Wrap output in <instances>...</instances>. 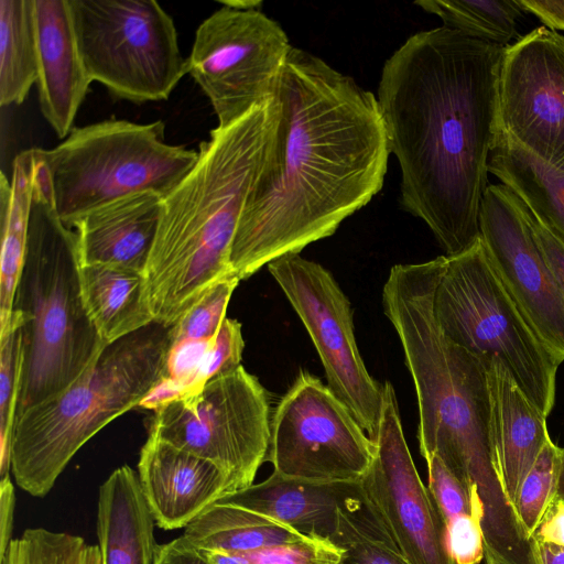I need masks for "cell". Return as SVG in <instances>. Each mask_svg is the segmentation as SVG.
I'll use <instances>...</instances> for the list:
<instances>
[{
	"instance_id": "cell-38",
	"label": "cell",
	"mask_w": 564,
	"mask_h": 564,
	"mask_svg": "<svg viewBox=\"0 0 564 564\" xmlns=\"http://www.w3.org/2000/svg\"><path fill=\"white\" fill-rule=\"evenodd\" d=\"M523 203V202H522ZM534 238L557 282L564 299V242L553 234L523 203Z\"/></svg>"
},
{
	"instance_id": "cell-19",
	"label": "cell",
	"mask_w": 564,
	"mask_h": 564,
	"mask_svg": "<svg viewBox=\"0 0 564 564\" xmlns=\"http://www.w3.org/2000/svg\"><path fill=\"white\" fill-rule=\"evenodd\" d=\"M163 212V196L145 191L101 205L76 221L80 264L144 273Z\"/></svg>"
},
{
	"instance_id": "cell-47",
	"label": "cell",
	"mask_w": 564,
	"mask_h": 564,
	"mask_svg": "<svg viewBox=\"0 0 564 564\" xmlns=\"http://www.w3.org/2000/svg\"><path fill=\"white\" fill-rule=\"evenodd\" d=\"M486 564H495L492 561L486 558Z\"/></svg>"
},
{
	"instance_id": "cell-3",
	"label": "cell",
	"mask_w": 564,
	"mask_h": 564,
	"mask_svg": "<svg viewBox=\"0 0 564 564\" xmlns=\"http://www.w3.org/2000/svg\"><path fill=\"white\" fill-rule=\"evenodd\" d=\"M446 256L397 264L382 290L383 313L398 334L419 405L423 458L436 454L471 491L489 557L506 560L531 544L505 490L491 435L484 361L449 340L433 310Z\"/></svg>"
},
{
	"instance_id": "cell-9",
	"label": "cell",
	"mask_w": 564,
	"mask_h": 564,
	"mask_svg": "<svg viewBox=\"0 0 564 564\" xmlns=\"http://www.w3.org/2000/svg\"><path fill=\"white\" fill-rule=\"evenodd\" d=\"M91 82L135 104L166 100L187 73L173 19L154 0H69Z\"/></svg>"
},
{
	"instance_id": "cell-7",
	"label": "cell",
	"mask_w": 564,
	"mask_h": 564,
	"mask_svg": "<svg viewBox=\"0 0 564 564\" xmlns=\"http://www.w3.org/2000/svg\"><path fill=\"white\" fill-rule=\"evenodd\" d=\"M165 124L109 119L74 128L52 149L37 148L57 213L73 228L90 210L151 191L166 196L193 169L198 151L165 142Z\"/></svg>"
},
{
	"instance_id": "cell-22",
	"label": "cell",
	"mask_w": 564,
	"mask_h": 564,
	"mask_svg": "<svg viewBox=\"0 0 564 564\" xmlns=\"http://www.w3.org/2000/svg\"><path fill=\"white\" fill-rule=\"evenodd\" d=\"M154 525L138 473L128 465L118 467L98 491L101 564H153L158 547Z\"/></svg>"
},
{
	"instance_id": "cell-15",
	"label": "cell",
	"mask_w": 564,
	"mask_h": 564,
	"mask_svg": "<svg viewBox=\"0 0 564 564\" xmlns=\"http://www.w3.org/2000/svg\"><path fill=\"white\" fill-rule=\"evenodd\" d=\"M479 232L503 288L557 362L564 361V299L534 238L522 200L502 184H489Z\"/></svg>"
},
{
	"instance_id": "cell-18",
	"label": "cell",
	"mask_w": 564,
	"mask_h": 564,
	"mask_svg": "<svg viewBox=\"0 0 564 564\" xmlns=\"http://www.w3.org/2000/svg\"><path fill=\"white\" fill-rule=\"evenodd\" d=\"M40 109L59 139L74 129L91 83L82 58L69 0H34Z\"/></svg>"
},
{
	"instance_id": "cell-41",
	"label": "cell",
	"mask_w": 564,
	"mask_h": 564,
	"mask_svg": "<svg viewBox=\"0 0 564 564\" xmlns=\"http://www.w3.org/2000/svg\"><path fill=\"white\" fill-rule=\"evenodd\" d=\"M14 507L15 492L11 478L0 479V560L12 541Z\"/></svg>"
},
{
	"instance_id": "cell-46",
	"label": "cell",
	"mask_w": 564,
	"mask_h": 564,
	"mask_svg": "<svg viewBox=\"0 0 564 564\" xmlns=\"http://www.w3.org/2000/svg\"><path fill=\"white\" fill-rule=\"evenodd\" d=\"M554 500L564 501V453L562 457L561 470Z\"/></svg>"
},
{
	"instance_id": "cell-26",
	"label": "cell",
	"mask_w": 564,
	"mask_h": 564,
	"mask_svg": "<svg viewBox=\"0 0 564 564\" xmlns=\"http://www.w3.org/2000/svg\"><path fill=\"white\" fill-rule=\"evenodd\" d=\"M182 535L197 549L248 553L306 534L241 507L213 503L184 528Z\"/></svg>"
},
{
	"instance_id": "cell-37",
	"label": "cell",
	"mask_w": 564,
	"mask_h": 564,
	"mask_svg": "<svg viewBox=\"0 0 564 564\" xmlns=\"http://www.w3.org/2000/svg\"><path fill=\"white\" fill-rule=\"evenodd\" d=\"M449 553L456 564H479L485 557L484 535L476 517L458 516L446 523Z\"/></svg>"
},
{
	"instance_id": "cell-43",
	"label": "cell",
	"mask_w": 564,
	"mask_h": 564,
	"mask_svg": "<svg viewBox=\"0 0 564 564\" xmlns=\"http://www.w3.org/2000/svg\"><path fill=\"white\" fill-rule=\"evenodd\" d=\"M535 543L541 564H564V546L547 542Z\"/></svg>"
},
{
	"instance_id": "cell-11",
	"label": "cell",
	"mask_w": 564,
	"mask_h": 564,
	"mask_svg": "<svg viewBox=\"0 0 564 564\" xmlns=\"http://www.w3.org/2000/svg\"><path fill=\"white\" fill-rule=\"evenodd\" d=\"M293 46L261 9L221 7L197 28L187 73L210 101L219 127L276 97Z\"/></svg>"
},
{
	"instance_id": "cell-29",
	"label": "cell",
	"mask_w": 564,
	"mask_h": 564,
	"mask_svg": "<svg viewBox=\"0 0 564 564\" xmlns=\"http://www.w3.org/2000/svg\"><path fill=\"white\" fill-rule=\"evenodd\" d=\"M330 540L343 549L338 564H412L364 500L339 509L337 529Z\"/></svg>"
},
{
	"instance_id": "cell-1",
	"label": "cell",
	"mask_w": 564,
	"mask_h": 564,
	"mask_svg": "<svg viewBox=\"0 0 564 564\" xmlns=\"http://www.w3.org/2000/svg\"><path fill=\"white\" fill-rule=\"evenodd\" d=\"M280 117L230 251L245 280L332 236L382 188L390 155L377 97L318 56L292 47Z\"/></svg>"
},
{
	"instance_id": "cell-34",
	"label": "cell",
	"mask_w": 564,
	"mask_h": 564,
	"mask_svg": "<svg viewBox=\"0 0 564 564\" xmlns=\"http://www.w3.org/2000/svg\"><path fill=\"white\" fill-rule=\"evenodd\" d=\"M240 554L250 564H338L343 549L328 538L312 534Z\"/></svg>"
},
{
	"instance_id": "cell-40",
	"label": "cell",
	"mask_w": 564,
	"mask_h": 564,
	"mask_svg": "<svg viewBox=\"0 0 564 564\" xmlns=\"http://www.w3.org/2000/svg\"><path fill=\"white\" fill-rule=\"evenodd\" d=\"M532 538L535 542H547L564 546V501H552Z\"/></svg>"
},
{
	"instance_id": "cell-10",
	"label": "cell",
	"mask_w": 564,
	"mask_h": 564,
	"mask_svg": "<svg viewBox=\"0 0 564 564\" xmlns=\"http://www.w3.org/2000/svg\"><path fill=\"white\" fill-rule=\"evenodd\" d=\"M153 411L149 434L214 463L236 490L251 486L268 460L269 397L242 366Z\"/></svg>"
},
{
	"instance_id": "cell-32",
	"label": "cell",
	"mask_w": 564,
	"mask_h": 564,
	"mask_svg": "<svg viewBox=\"0 0 564 564\" xmlns=\"http://www.w3.org/2000/svg\"><path fill=\"white\" fill-rule=\"evenodd\" d=\"M564 448L550 440L520 487L516 512L532 535L555 497Z\"/></svg>"
},
{
	"instance_id": "cell-27",
	"label": "cell",
	"mask_w": 564,
	"mask_h": 564,
	"mask_svg": "<svg viewBox=\"0 0 564 564\" xmlns=\"http://www.w3.org/2000/svg\"><path fill=\"white\" fill-rule=\"evenodd\" d=\"M37 74L34 0H0V105H21Z\"/></svg>"
},
{
	"instance_id": "cell-6",
	"label": "cell",
	"mask_w": 564,
	"mask_h": 564,
	"mask_svg": "<svg viewBox=\"0 0 564 564\" xmlns=\"http://www.w3.org/2000/svg\"><path fill=\"white\" fill-rule=\"evenodd\" d=\"M169 330L154 322L108 344L66 389L17 416L11 473L23 491L45 497L86 442L140 405L163 373Z\"/></svg>"
},
{
	"instance_id": "cell-24",
	"label": "cell",
	"mask_w": 564,
	"mask_h": 564,
	"mask_svg": "<svg viewBox=\"0 0 564 564\" xmlns=\"http://www.w3.org/2000/svg\"><path fill=\"white\" fill-rule=\"evenodd\" d=\"M36 161V148L23 150L13 160L11 180L3 172L0 177V335L10 325L24 264Z\"/></svg>"
},
{
	"instance_id": "cell-13",
	"label": "cell",
	"mask_w": 564,
	"mask_h": 564,
	"mask_svg": "<svg viewBox=\"0 0 564 564\" xmlns=\"http://www.w3.org/2000/svg\"><path fill=\"white\" fill-rule=\"evenodd\" d=\"M267 267L306 328L324 367L327 387L372 440L383 391L359 352L348 297L327 269L300 253L282 256Z\"/></svg>"
},
{
	"instance_id": "cell-25",
	"label": "cell",
	"mask_w": 564,
	"mask_h": 564,
	"mask_svg": "<svg viewBox=\"0 0 564 564\" xmlns=\"http://www.w3.org/2000/svg\"><path fill=\"white\" fill-rule=\"evenodd\" d=\"M488 170L564 242L563 170L542 161L503 129L490 153Z\"/></svg>"
},
{
	"instance_id": "cell-2",
	"label": "cell",
	"mask_w": 564,
	"mask_h": 564,
	"mask_svg": "<svg viewBox=\"0 0 564 564\" xmlns=\"http://www.w3.org/2000/svg\"><path fill=\"white\" fill-rule=\"evenodd\" d=\"M505 51L442 25L408 37L381 70L377 101L400 167V204L446 257L480 236L489 158L502 130Z\"/></svg>"
},
{
	"instance_id": "cell-45",
	"label": "cell",
	"mask_w": 564,
	"mask_h": 564,
	"mask_svg": "<svg viewBox=\"0 0 564 564\" xmlns=\"http://www.w3.org/2000/svg\"><path fill=\"white\" fill-rule=\"evenodd\" d=\"M224 7L238 9V10H249V9H261L262 1L256 0H223L219 1Z\"/></svg>"
},
{
	"instance_id": "cell-12",
	"label": "cell",
	"mask_w": 564,
	"mask_h": 564,
	"mask_svg": "<svg viewBox=\"0 0 564 564\" xmlns=\"http://www.w3.org/2000/svg\"><path fill=\"white\" fill-rule=\"evenodd\" d=\"M373 454V441L347 406L302 370L271 416L273 471L317 482H358Z\"/></svg>"
},
{
	"instance_id": "cell-5",
	"label": "cell",
	"mask_w": 564,
	"mask_h": 564,
	"mask_svg": "<svg viewBox=\"0 0 564 564\" xmlns=\"http://www.w3.org/2000/svg\"><path fill=\"white\" fill-rule=\"evenodd\" d=\"M36 154L24 264L13 304L23 319L24 339L17 416L66 389L107 346L84 304L77 235L63 224L37 148Z\"/></svg>"
},
{
	"instance_id": "cell-4",
	"label": "cell",
	"mask_w": 564,
	"mask_h": 564,
	"mask_svg": "<svg viewBox=\"0 0 564 564\" xmlns=\"http://www.w3.org/2000/svg\"><path fill=\"white\" fill-rule=\"evenodd\" d=\"M279 117L275 97L226 127L217 126L199 143L193 169L163 197L143 273L155 323L174 326L214 285L234 275L232 241Z\"/></svg>"
},
{
	"instance_id": "cell-23",
	"label": "cell",
	"mask_w": 564,
	"mask_h": 564,
	"mask_svg": "<svg viewBox=\"0 0 564 564\" xmlns=\"http://www.w3.org/2000/svg\"><path fill=\"white\" fill-rule=\"evenodd\" d=\"M80 286L86 311L107 345L154 323L141 272L80 264Z\"/></svg>"
},
{
	"instance_id": "cell-30",
	"label": "cell",
	"mask_w": 564,
	"mask_h": 564,
	"mask_svg": "<svg viewBox=\"0 0 564 564\" xmlns=\"http://www.w3.org/2000/svg\"><path fill=\"white\" fill-rule=\"evenodd\" d=\"M23 364V319L13 312L8 329L0 335V479L10 477Z\"/></svg>"
},
{
	"instance_id": "cell-8",
	"label": "cell",
	"mask_w": 564,
	"mask_h": 564,
	"mask_svg": "<svg viewBox=\"0 0 564 564\" xmlns=\"http://www.w3.org/2000/svg\"><path fill=\"white\" fill-rule=\"evenodd\" d=\"M433 310L449 340L482 361L499 359L530 402L549 416L560 364L503 288L480 236L469 249L447 257Z\"/></svg>"
},
{
	"instance_id": "cell-28",
	"label": "cell",
	"mask_w": 564,
	"mask_h": 564,
	"mask_svg": "<svg viewBox=\"0 0 564 564\" xmlns=\"http://www.w3.org/2000/svg\"><path fill=\"white\" fill-rule=\"evenodd\" d=\"M415 6L438 17L443 26L507 47L524 12L518 0H419Z\"/></svg>"
},
{
	"instance_id": "cell-42",
	"label": "cell",
	"mask_w": 564,
	"mask_h": 564,
	"mask_svg": "<svg viewBox=\"0 0 564 564\" xmlns=\"http://www.w3.org/2000/svg\"><path fill=\"white\" fill-rule=\"evenodd\" d=\"M518 2L523 11L536 15L547 29L564 31V1L518 0Z\"/></svg>"
},
{
	"instance_id": "cell-17",
	"label": "cell",
	"mask_w": 564,
	"mask_h": 564,
	"mask_svg": "<svg viewBox=\"0 0 564 564\" xmlns=\"http://www.w3.org/2000/svg\"><path fill=\"white\" fill-rule=\"evenodd\" d=\"M137 473L155 524L163 530L184 529L236 490L214 463L153 434L140 451Z\"/></svg>"
},
{
	"instance_id": "cell-21",
	"label": "cell",
	"mask_w": 564,
	"mask_h": 564,
	"mask_svg": "<svg viewBox=\"0 0 564 564\" xmlns=\"http://www.w3.org/2000/svg\"><path fill=\"white\" fill-rule=\"evenodd\" d=\"M484 364L497 465L507 496L514 507L522 481L551 437L546 417L530 402L502 362L491 358Z\"/></svg>"
},
{
	"instance_id": "cell-36",
	"label": "cell",
	"mask_w": 564,
	"mask_h": 564,
	"mask_svg": "<svg viewBox=\"0 0 564 564\" xmlns=\"http://www.w3.org/2000/svg\"><path fill=\"white\" fill-rule=\"evenodd\" d=\"M243 347L241 324L226 317L208 351L203 368L204 382L241 366Z\"/></svg>"
},
{
	"instance_id": "cell-31",
	"label": "cell",
	"mask_w": 564,
	"mask_h": 564,
	"mask_svg": "<svg viewBox=\"0 0 564 564\" xmlns=\"http://www.w3.org/2000/svg\"><path fill=\"white\" fill-rule=\"evenodd\" d=\"M0 564H101V555L79 535L33 528L12 539Z\"/></svg>"
},
{
	"instance_id": "cell-35",
	"label": "cell",
	"mask_w": 564,
	"mask_h": 564,
	"mask_svg": "<svg viewBox=\"0 0 564 564\" xmlns=\"http://www.w3.org/2000/svg\"><path fill=\"white\" fill-rule=\"evenodd\" d=\"M424 459L429 470V490L445 522L458 516H473L479 521L478 510L469 488L436 454H431Z\"/></svg>"
},
{
	"instance_id": "cell-16",
	"label": "cell",
	"mask_w": 564,
	"mask_h": 564,
	"mask_svg": "<svg viewBox=\"0 0 564 564\" xmlns=\"http://www.w3.org/2000/svg\"><path fill=\"white\" fill-rule=\"evenodd\" d=\"M499 115L508 134L564 171V35L540 26L506 47Z\"/></svg>"
},
{
	"instance_id": "cell-44",
	"label": "cell",
	"mask_w": 564,
	"mask_h": 564,
	"mask_svg": "<svg viewBox=\"0 0 564 564\" xmlns=\"http://www.w3.org/2000/svg\"><path fill=\"white\" fill-rule=\"evenodd\" d=\"M198 551L212 564H250L247 557L240 553L203 549H198Z\"/></svg>"
},
{
	"instance_id": "cell-14",
	"label": "cell",
	"mask_w": 564,
	"mask_h": 564,
	"mask_svg": "<svg viewBox=\"0 0 564 564\" xmlns=\"http://www.w3.org/2000/svg\"><path fill=\"white\" fill-rule=\"evenodd\" d=\"M382 391L373 458L358 481L364 499L412 564H456L448 549L445 519L406 445L393 386L387 381Z\"/></svg>"
},
{
	"instance_id": "cell-20",
	"label": "cell",
	"mask_w": 564,
	"mask_h": 564,
	"mask_svg": "<svg viewBox=\"0 0 564 564\" xmlns=\"http://www.w3.org/2000/svg\"><path fill=\"white\" fill-rule=\"evenodd\" d=\"M364 499L359 482H317L276 473L215 503L232 505L269 517L306 535L330 539L341 507Z\"/></svg>"
},
{
	"instance_id": "cell-39",
	"label": "cell",
	"mask_w": 564,
	"mask_h": 564,
	"mask_svg": "<svg viewBox=\"0 0 564 564\" xmlns=\"http://www.w3.org/2000/svg\"><path fill=\"white\" fill-rule=\"evenodd\" d=\"M153 564H212L183 535L158 545Z\"/></svg>"
},
{
	"instance_id": "cell-33",
	"label": "cell",
	"mask_w": 564,
	"mask_h": 564,
	"mask_svg": "<svg viewBox=\"0 0 564 564\" xmlns=\"http://www.w3.org/2000/svg\"><path fill=\"white\" fill-rule=\"evenodd\" d=\"M238 283L239 279L230 275L214 285L186 315L170 327V343L214 341L226 318L229 300Z\"/></svg>"
}]
</instances>
